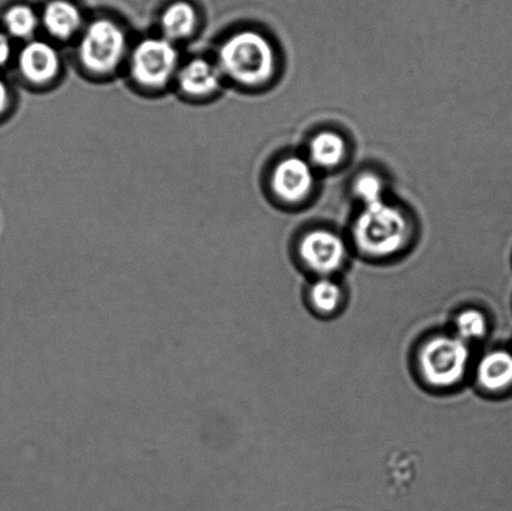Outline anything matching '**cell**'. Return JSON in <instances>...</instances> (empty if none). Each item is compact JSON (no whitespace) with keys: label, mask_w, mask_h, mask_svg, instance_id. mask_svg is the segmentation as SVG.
<instances>
[{"label":"cell","mask_w":512,"mask_h":511,"mask_svg":"<svg viewBox=\"0 0 512 511\" xmlns=\"http://www.w3.org/2000/svg\"><path fill=\"white\" fill-rule=\"evenodd\" d=\"M218 67L223 75L247 87L271 78L275 54L269 40L252 30H244L225 40L219 49Z\"/></svg>","instance_id":"cell-1"},{"label":"cell","mask_w":512,"mask_h":511,"mask_svg":"<svg viewBox=\"0 0 512 511\" xmlns=\"http://www.w3.org/2000/svg\"><path fill=\"white\" fill-rule=\"evenodd\" d=\"M408 235L409 225L403 213L384 202L366 207L354 227L356 245L373 257H388L398 252Z\"/></svg>","instance_id":"cell-2"},{"label":"cell","mask_w":512,"mask_h":511,"mask_svg":"<svg viewBox=\"0 0 512 511\" xmlns=\"http://www.w3.org/2000/svg\"><path fill=\"white\" fill-rule=\"evenodd\" d=\"M127 35L110 19H97L83 30L78 57L93 74H110L123 62L127 53Z\"/></svg>","instance_id":"cell-3"},{"label":"cell","mask_w":512,"mask_h":511,"mask_svg":"<svg viewBox=\"0 0 512 511\" xmlns=\"http://www.w3.org/2000/svg\"><path fill=\"white\" fill-rule=\"evenodd\" d=\"M470 362L468 343L459 337H435L421 349L419 363L426 382L449 388L464 378Z\"/></svg>","instance_id":"cell-4"},{"label":"cell","mask_w":512,"mask_h":511,"mask_svg":"<svg viewBox=\"0 0 512 511\" xmlns=\"http://www.w3.org/2000/svg\"><path fill=\"white\" fill-rule=\"evenodd\" d=\"M179 53L170 40L145 38L134 48L130 74L135 83L148 89L165 87L177 74Z\"/></svg>","instance_id":"cell-5"},{"label":"cell","mask_w":512,"mask_h":511,"mask_svg":"<svg viewBox=\"0 0 512 511\" xmlns=\"http://www.w3.org/2000/svg\"><path fill=\"white\" fill-rule=\"evenodd\" d=\"M345 254L343 240L328 230H314L301 240V259L319 274H330L338 270L344 263Z\"/></svg>","instance_id":"cell-6"},{"label":"cell","mask_w":512,"mask_h":511,"mask_svg":"<svg viewBox=\"0 0 512 511\" xmlns=\"http://www.w3.org/2000/svg\"><path fill=\"white\" fill-rule=\"evenodd\" d=\"M18 68L28 82L47 84L58 77L62 58L52 44L44 40H29L20 50Z\"/></svg>","instance_id":"cell-7"},{"label":"cell","mask_w":512,"mask_h":511,"mask_svg":"<svg viewBox=\"0 0 512 511\" xmlns=\"http://www.w3.org/2000/svg\"><path fill=\"white\" fill-rule=\"evenodd\" d=\"M271 183L275 194L285 202H300L313 189V169L304 159L288 158L275 168Z\"/></svg>","instance_id":"cell-8"},{"label":"cell","mask_w":512,"mask_h":511,"mask_svg":"<svg viewBox=\"0 0 512 511\" xmlns=\"http://www.w3.org/2000/svg\"><path fill=\"white\" fill-rule=\"evenodd\" d=\"M222 78L223 73L218 64L204 58L190 60L178 73L180 89L193 98L209 97L217 92Z\"/></svg>","instance_id":"cell-9"},{"label":"cell","mask_w":512,"mask_h":511,"mask_svg":"<svg viewBox=\"0 0 512 511\" xmlns=\"http://www.w3.org/2000/svg\"><path fill=\"white\" fill-rule=\"evenodd\" d=\"M40 23L54 39L69 40L82 29L83 15L69 0H52L43 10Z\"/></svg>","instance_id":"cell-10"},{"label":"cell","mask_w":512,"mask_h":511,"mask_svg":"<svg viewBox=\"0 0 512 511\" xmlns=\"http://www.w3.org/2000/svg\"><path fill=\"white\" fill-rule=\"evenodd\" d=\"M198 13L192 4L178 0L168 5L160 18L163 37L170 42H178L190 37L197 29Z\"/></svg>","instance_id":"cell-11"},{"label":"cell","mask_w":512,"mask_h":511,"mask_svg":"<svg viewBox=\"0 0 512 511\" xmlns=\"http://www.w3.org/2000/svg\"><path fill=\"white\" fill-rule=\"evenodd\" d=\"M478 380L489 392H501L512 385V354L506 350H495L480 360Z\"/></svg>","instance_id":"cell-12"},{"label":"cell","mask_w":512,"mask_h":511,"mask_svg":"<svg viewBox=\"0 0 512 511\" xmlns=\"http://www.w3.org/2000/svg\"><path fill=\"white\" fill-rule=\"evenodd\" d=\"M3 23L10 38L27 40L37 32L40 19L29 5L17 4L5 12Z\"/></svg>","instance_id":"cell-13"},{"label":"cell","mask_w":512,"mask_h":511,"mask_svg":"<svg viewBox=\"0 0 512 511\" xmlns=\"http://www.w3.org/2000/svg\"><path fill=\"white\" fill-rule=\"evenodd\" d=\"M311 159L324 168H333L343 160L345 142L340 135L330 132L316 135L310 147Z\"/></svg>","instance_id":"cell-14"},{"label":"cell","mask_w":512,"mask_h":511,"mask_svg":"<svg viewBox=\"0 0 512 511\" xmlns=\"http://www.w3.org/2000/svg\"><path fill=\"white\" fill-rule=\"evenodd\" d=\"M310 299L315 309L321 313H333L339 308L343 292L338 284L330 279H320L310 290Z\"/></svg>","instance_id":"cell-15"},{"label":"cell","mask_w":512,"mask_h":511,"mask_svg":"<svg viewBox=\"0 0 512 511\" xmlns=\"http://www.w3.org/2000/svg\"><path fill=\"white\" fill-rule=\"evenodd\" d=\"M486 332H488V322L479 310H465L456 319V337L463 339L466 343L483 338Z\"/></svg>","instance_id":"cell-16"},{"label":"cell","mask_w":512,"mask_h":511,"mask_svg":"<svg viewBox=\"0 0 512 511\" xmlns=\"http://www.w3.org/2000/svg\"><path fill=\"white\" fill-rule=\"evenodd\" d=\"M354 192L363 200L365 207L383 202V183L374 174L360 175L354 184Z\"/></svg>","instance_id":"cell-17"},{"label":"cell","mask_w":512,"mask_h":511,"mask_svg":"<svg viewBox=\"0 0 512 511\" xmlns=\"http://www.w3.org/2000/svg\"><path fill=\"white\" fill-rule=\"evenodd\" d=\"M12 42L7 33L0 32V68L8 64L10 58H12Z\"/></svg>","instance_id":"cell-18"},{"label":"cell","mask_w":512,"mask_h":511,"mask_svg":"<svg viewBox=\"0 0 512 511\" xmlns=\"http://www.w3.org/2000/svg\"><path fill=\"white\" fill-rule=\"evenodd\" d=\"M10 103V94L7 84L0 79V115L7 112Z\"/></svg>","instance_id":"cell-19"}]
</instances>
